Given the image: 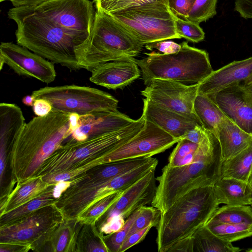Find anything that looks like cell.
Returning a JSON list of instances; mask_svg holds the SVG:
<instances>
[{"mask_svg":"<svg viewBox=\"0 0 252 252\" xmlns=\"http://www.w3.org/2000/svg\"><path fill=\"white\" fill-rule=\"evenodd\" d=\"M50 185L45 182L41 176H34L17 183L7 196L0 199V215L37 197Z\"/></svg>","mask_w":252,"mask_h":252,"instance_id":"603a6c76","label":"cell"},{"mask_svg":"<svg viewBox=\"0 0 252 252\" xmlns=\"http://www.w3.org/2000/svg\"><path fill=\"white\" fill-rule=\"evenodd\" d=\"M161 214L158 209L153 206H144L140 208L138 214L130 227L127 237L151 224L156 227L159 222Z\"/></svg>","mask_w":252,"mask_h":252,"instance_id":"e575fe53","label":"cell"},{"mask_svg":"<svg viewBox=\"0 0 252 252\" xmlns=\"http://www.w3.org/2000/svg\"><path fill=\"white\" fill-rule=\"evenodd\" d=\"M32 251L31 246L21 242L0 243V252H27Z\"/></svg>","mask_w":252,"mask_h":252,"instance_id":"ee69618b","label":"cell"},{"mask_svg":"<svg viewBox=\"0 0 252 252\" xmlns=\"http://www.w3.org/2000/svg\"><path fill=\"white\" fill-rule=\"evenodd\" d=\"M7 15L17 25L18 44L54 63L70 70L81 69L75 49L86 39L68 33L24 6L14 7Z\"/></svg>","mask_w":252,"mask_h":252,"instance_id":"7a4b0ae2","label":"cell"},{"mask_svg":"<svg viewBox=\"0 0 252 252\" xmlns=\"http://www.w3.org/2000/svg\"><path fill=\"white\" fill-rule=\"evenodd\" d=\"M35 98L32 95H28L22 98V102L24 104L28 106H32Z\"/></svg>","mask_w":252,"mask_h":252,"instance_id":"681fc988","label":"cell"},{"mask_svg":"<svg viewBox=\"0 0 252 252\" xmlns=\"http://www.w3.org/2000/svg\"><path fill=\"white\" fill-rule=\"evenodd\" d=\"M252 169V146L221 161L220 178H230L249 182Z\"/></svg>","mask_w":252,"mask_h":252,"instance_id":"83f0119b","label":"cell"},{"mask_svg":"<svg viewBox=\"0 0 252 252\" xmlns=\"http://www.w3.org/2000/svg\"><path fill=\"white\" fill-rule=\"evenodd\" d=\"M158 0H93L96 10L109 15Z\"/></svg>","mask_w":252,"mask_h":252,"instance_id":"836d02e7","label":"cell"},{"mask_svg":"<svg viewBox=\"0 0 252 252\" xmlns=\"http://www.w3.org/2000/svg\"><path fill=\"white\" fill-rule=\"evenodd\" d=\"M146 86L145 89L141 91L146 98L201 124L193 110L199 83L186 85L170 80L154 79Z\"/></svg>","mask_w":252,"mask_h":252,"instance_id":"4fadbf2b","label":"cell"},{"mask_svg":"<svg viewBox=\"0 0 252 252\" xmlns=\"http://www.w3.org/2000/svg\"><path fill=\"white\" fill-rule=\"evenodd\" d=\"M142 116L172 135L178 141L189 129L201 124L192 119L143 99ZM178 142V141H177Z\"/></svg>","mask_w":252,"mask_h":252,"instance_id":"ffe728a7","label":"cell"},{"mask_svg":"<svg viewBox=\"0 0 252 252\" xmlns=\"http://www.w3.org/2000/svg\"><path fill=\"white\" fill-rule=\"evenodd\" d=\"M155 170L150 171L124 190L118 200L101 216L96 224L117 216L126 220L140 208L151 204L157 188Z\"/></svg>","mask_w":252,"mask_h":252,"instance_id":"2e32d148","label":"cell"},{"mask_svg":"<svg viewBox=\"0 0 252 252\" xmlns=\"http://www.w3.org/2000/svg\"><path fill=\"white\" fill-rule=\"evenodd\" d=\"M196 0H168L172 12L177 17L187 20Z\"/></svg>","mask_w":252,"mask_h":252,"instance_id":"f35d334b","label":"cell"},{"mask_svg":"<svg viewBox=\"0 0 252 252\" xmlns=\"http://www.w3.org/2000/svg\"><path fill=\"white\" fill-rule=\"evenodd\" d=\"M247 87H249L250 88H251V89H252V85H250V86H247Z\"/></svg>","mask_w":252,"mask_h":252,"instance_id":"11a10c76","label":"cell"},{"mask_svg":"<svg viewBox=\"0 0 252 252\" xmlns=\"http://www.w3.org/2000/svg\"><path fill=\"white\" fill-rule=\"evenodd\" d=\"M212 186L194 189L161 214L156 226L158 252H167L175 243L205 225L218 208Z\"/></svg>","mask_w":252,"mask_h":252,"instance_id":"277c9868","label":"cell"},{"mask_svg":"<svg viewBox=\"0 0 252 252\" xmlns=\"http://www.w3.org/2000/svg\"><path fill=\"white\" fill-rule=\"evenodd\" d=\"M82 224L76 219H64L50 236L41 252H76L77 239Z\"/></svg>","mask_w":252,"mask_h":252,"instance_id":"d4e9b609","label":"cell"},{"mask_svg":"<svg viewBox=\"0 0 252 252\" xmlns=\"http://www.w3.org/2000/svg\"><path fill=\"white\" fill-rule=\"evenodd\" d=\"M64 220L62 212L54 203L43 206L0 227V243H25L31 246L32 251L41 252Z\"/></svg>","mask_w":252,"mask_h":252,"instance_id":"30bf717a","label":"cell"},{"mask_svg":"<svg viewBox=\"0 0 252 252\" xmlns=\"http://www.w3.org/2000/svg\"><path fill=\"white\" fill-rule=\"evenodd\" d=\"M252 77V57L233 61L213 70L199 83L198 93L210 94L227 87L242 84Z\"/></svg>","mask_w":252,"mask_h":252,"instance_id":"d6986e66","label":"cell"},{"mask_svg":"<svg viewBox=\"0 0 252 252\" xmlns=\"http://www.w3.org/2000/svg\"><path fill=\"white\" fill-rule=\"evenodd\" d=\"M193 110L202 126L217 136L219 126L226 117L218 105L208 95L198 93Z\"/></svg>","mask_w":252,"mask_h":252,"instance_id":"484cf974","label":"cell"},{"mask_svg":"<svg viewBox=\"0 0 252 252\" xmlns=\"http://www.w3.org/2000/svg\"><path fill=\"white\" fill-rule=\"evenodd\" d=\"M234 10L245 19H252V0H235Z\"/></svg>","mask_w":252,"mask_h":252,"instance_id":"f6af8a7d","label":"cell"},{"mask_svg":"<svg viewBox=\"0 0 252 252\" xmlns=\"http://www.w3.org/2000/svg\"><path fill=\"white\" fill-rule=\"evenodd\" d=\"M154 225L151 224L146 228L136 232L126 237L121 247L119 252H123L142 241Z\"/></svg>","mask_w":252,"mask_h":252,"instance_id":"b9f144b4","label":"cell"},{"mask_svg":"<svg viewBox=\"0 0 252 252\" xmlns=\"http://www.w3.org/2000/svg\"><path fill=\"white\" fill-rule=\"evenodd\" d=\"M5 0H0V1L2 2V1H5Z\"/></svg>","mask_w":252,"mask_h":252,"instance_id":"9f6ffc18","label":"cell"},{"mask_svg":"<svg viewBox=\"0 0 252 252\" xmlns=\"http://www.w3.org/2000/svg\"><path fill=\"white\" fill-rule=\"evenodd\" d=\"M221 161L220 148L201 160L190 164L176 167L166 165L161 174L156 178L158 185L152 205L163 213L190 190L213 186L220 179Z\"/></svg>","mask_w":252,"mask_h":252,"instance_id":"52a82bcc","label":"cell"},{"mask_svg":"<svg viewBox=\"0 0 252 252\" xmlns=\"http://www.w3.org/2000/svg\"><path fill=\"white\" fill-rule=\"evenodd\" d=\"M145 122L141 116L128 126L106 134L81 141L70 139L44 161L35 176L72 171L128 141L143 128Z\"/></svg>","mask_w":252,"mask_h":252,"instance_id":"8992f818","label":"cell"},{"mask_svg":"<svg viewBox=\"0 0 252 252\" xmlns=\"http://www.w3.org/2000/svg\"><path fill=\"white\" fill-rule=\"evenodd\" d=\"M174 19L176 32L181 38L193 43H198L204 39L205 32L199 24L182 19L175 14Z\"/></svg>","mask_w":252,"mask_h":252,"instance_id":"d590c367","label":"cell"},{"mask_svg":"<svg viewBox=\"0 0 252 252\" xmlns=\"http://www.w3.org/2000/svg\"><path fill=\"white\" fill-rule=\"evenodd\" d=\"M145 46L149 50L156 49L161 53L169 54L178 52L181 48V44L172 41L165 40L149 43L145 44Z\"/></svg>","mask_w":252,"mask_h":252,"instance_id":"60d3db41","label":"cell"},{"mask_svg":"<svg viewBox=\"0 0 252 252\" xmlns=\"http://www.w3.org/2000/svg\"><path fill=\"white\" fill-rule=\"evenodd\" d=\"M144 45L111 15L96 10L87 39L75 49L80 68L92 71L102 63L129 60L140 53Z\"/></svg>","mask_w":252,"mask_h":252,"instance_id":"3957f363","label":"cell"},{"mask_svg":"<svg viewBox=\"0 0 252 252\" xmlns=\"http://www.w3.org/2000/svg\"><path fill=\"white\" fill-rule=\"evenodd\" d=\"M193 252H239L242 250L222 240L206 225L197 229L191 236Z\"/></svg>","mask_w":252,"mask_h":252,"instance_id":"4316f807","label":"cell"},{"mask_svg":"<svg viewBox=\"0 0 252 252\" xmlns=\"http://www.w3.org/2000/svg\"><path fill=\"white\" fill-rule=\"evenodd\" d=\"M133 58L100 64L91 71L90 80L108 89H122L140 76L138 65Z\"/></svg>","mask_w":252,"mask_h":252,"instance_id":"ac0fdd59","label":"cell"},{"mask_svg":"<svg viewBox=\"0 0 252 252\" xmlns=\"http://www.w3.org/2000/svg\"><path fill=\"white\" fill-rule=\"evenodd\" d=\"M32 107L33 112L37 116H44L52 110L51 103L43 98L35 99Z\"/></svg>","mask_w":252,"mask_h":252,"instance_id":"bcb514c9","label":"cell"},{"mask_svg":"<svg viewBox=\"0 0 252 252\" xmlns=\"http://www.w3.org/2000/svg\"><path fill=\"white\" fill-rule=\"evenodd\" d=\"M206 132L207 130L202 126L197 125L188 130L180 139H187L193 143L199 144L205 137Z\"/></svg>","mask_w":252,"mask_h":252,"instance_id":"7bdbcfd3","label":"cell"},{"mask_svg":"<svg viewBox=\"0 0 252 252\" xmlns=\"http://www.w3.org/2000/svg\"><path fill=\"white\" fill-rule=\"evenodd\" d=\"M37 98L48 101L52 111L80 116L102 111H117L118 100L101 90L75 85L45 87L32 92Z\"/></svg>","mask_w":252,"mask_h":252,"instance_id":"9c48e42d","label":"cell"},{"mask_svg":"<svg viewBox=\"0 0 252 252\" xmlns=\"http://www.w3.org/2000/svg\"><path fill=\"white\" fill-rule=\"evenodd\" d=\"M223 241L232 243L252 236V225L246 223L205 224Z\"/></svg>","mask_w":252,"mask_h":252,"instance_id":"4dcf8cb0","label":"cell"},{"mask_svg":"<svg viewBox=\"0 0 252 252\" xmlns=\"http://www.w3.org/2000/svg\"><path fill=\"white\" fill-rule=\"evenodd\" d=\"M123 191L111 193L96 201L77 220L81 223H96L101 216L120 197Z\"/></svg>","mask_w":252,"mask_h":252,"instance_id":"d6a6232c","label":"cell"},{"mask_svg":"<svg viewBox=\"0 0 252 252\" xmlns=\"http://www.w3.org/2000/svg\"><path fill=\"white\" fill-rule=\"evenodd\" d=\"M135 120L118 110L80 116L78 126L72 133L71 139L81 141L106 134L126 127Z\"/></svg>","mask_w":252,"mask_h":252,"instance_id":"e0dca14e","label":"cell"},{"mask_svg":"<svg viewBox=\"0 0 252 252\" xmlns=\"http://www.w3.org/2000/svg\"><path fill=\"white\" fill-rule=\"evenodd\" d=\"M139 209L133 213L126 220L123 227L118 231L104 235L105 243L110 252H119L127 237L130 227L138 214Z\"/></svg>","mask_w":252,"mask_h":252,"instance_id":"74e56055","label":"cell"},{"mask_svg":"<svg viewBox=\"0 0 252 252\" xmlns=\"http://www.w3.org/2000/svg\"><path fill=\"white\" fill-rule=\"evenodd\" d=\"M241 85L248 86L252 85V77L244 82Z\"/></svg>","mask_w":252,"mask_h":252,"instance_id":"f907efd6","label":"cell"},{"mask_svg":"<svg viewBox=\"0 0 252 252\" xmlns=\"http://www.w3.org/2000/svg\"><path fill=\"white\" fill-rule=\"evenodd\" d=\"M146 121V120H145ZM178 140L158 126L146 121L133 137L99 158L100 164L139 158H149L172 147Z\"/></svg>","mask_w":252,"mask_h":252,"instance_id":"7c38bea8","label":"cell"},{"mask_svg":"<svg viewBox=\"0 0 252 252\" xmlns=\"http://www.w3.org/2000/svg\"><path fill=\"white\" fill-rule=\"evenodd\" d=\"M93 4L90 0H47L35 5L22 6L68 33L87 39L95 18Z\"/></svg>","mask_w":252,"mask_h":252,"instance_id":"8fae6325","label":"cell"},{"mask_svg":"<svg viewBox=\"0 0 252 252\" xmlns=\"http://www.w3.org/2000/svg\"><path fill=\"white\" fill-rule=\"evenodd\" d=\"M14 7L30 6L36 4L47 0H9Z\"/></svg>","mask_w":252,"mask_h":252,"instance_id":"c3c4849f","label":"cell"},{"mask_svg":"<svg viewBox=\"0 0 252 252\" xmlns=\"http://www.w3.org/2000/svg\"><path fill=\"white\" fill-rule=\"evenodd\" d=\"M110 252L96 223H84L79 231L76 252Z\"/></svg>","mask_w":252,"mask_h":252,"instance_id":"f546056e","label":"cell"},{"mask_svg":"<svg viewBox=\"0 0 252 252\" xmlns=\"http://www.w3.org/2000/svg\"><path fill=\"white\" fill-rule=\"evenodd\" d=\"M111 15L129 30L144 45L160 40L180 39L174 14L168 0H158Z\"/></svg>","mask_w":252,"mask_h":252,"instance_id":"ba28073f","label":"cell"},{"mask_svg":"<svg viewBox=\"0 0 252 252\" xmlns=\"http://www.w3.org/2000/svg\"><path fill=\"white\" fill-rule=\"evenodd\" d=\"M70 184V181H67L51 184L37 197L0 215V227L8 225L41 207L55 203L62 192Z\"/></svg>","mask_w":252,"mask_h":252,"instance_id":"7402d4cb","label":"cell"},{"mask_svg":"<svg viewBox=\"0 0 252 252\" xmlns=\"http://www.w3.org/2000/svg\"><path fill=\"white\" fill-rule=\"evenodd\" d=\"M175 53L152 52L141 60L133 58L140 67L147 85L152 80L161 79L186 85L198 84L213 71L209 55L205 50L190 46L187 41Z\"/></svg>","mask_w":252,"mask_h":252,"instance_id":"5b68a950","label":"cell"},{"mask_svg":"<svg viewBox=\"0 0 252 252\" xmlns=\"http://www.w3.org/2000/svg\"><path fill=\"white\" fill-rule=\"evenodd\" d=\"M218 0H196L187 20L200 24L216 14Z\"/></svg>","mask_w":252,"mask_h":252,"instance_id":"8d00e7d4","label":"cell"},{"mask_svg":"<svg viewBox=\"0 0 252 252\" xmlns=\"http://www.w3.org/2000/svg\"><path fill=\"white\" fill-rule=\"evenodd\" d=\"M213 187L219 204L250 205L252 186L248 182L222 178L219 179Z\"/></svg>","mask_w":252,"mask_h":252,"instance_id":"cb8c5ba5","label":"cell"},{"mask_svg":"<svg viewBox=\"0 0 252 252\" xmlns=\"http://www.w3.org/2000/svg\"><path fill=\"white\" fill-rule=\"evenodd\" d=\"M225 116L252 135V89L241 84L207 94Z\"/></svg>","mask_w":252,"mask_h":252,"instance_id":"9a60e30c","label":"cell"},{"mask_svg":"<svg viewBox=\"0 0 252 252\" xmlns=\"http://www.w3.org/2000/svg\"><path fill=\"white\" fill-rule=\"evenodd\" d=\"M169 156L168 165L172 167L194 162L198 144L187 139H180Z\"/></svg>","mask_w":252,"mask_h":252,"instance_id":"1f68e13d","label":"cell"},{"mask_svg":"<svg viewBox=\"0 0 252 252\" xmlns=\"http://www.w3.org/2000/svg\"><path fill=\"white\" fill-rule=\"evenodd\" d=\"M221 149L222 161L233 157L252 146V135L225 117L217 134Z\"/></svg>","mask_w":252,"mask_h":252,"instance_id":"44dd1931","label":"cell"},{"mask_svg":"<svg viewBox=\"0 0 252 252\" xmlns=\"http://www.w3.org/2000/svg\"><path fill=\"white\" fill-rule=\"evenodd\" d=\"M246 223L252 225V208L249 205H225L216 210L206 224Z\"/></svg>","mask_w":252,"mask_h":252,"instance_id":"f1b7e54d","label":"cell"},{"mask_svg":"<svg viewBox=\"0 0 252 252\" xmlns=\"http://www.w3.org/2000/svg\"><path fill=\"white\" fill-rule=\"evenodd\" d=\"M70 113L52 111L26 123L7 154L10 181L3 190L36 176L44 161L71 135Z\"/></svg>","mask_w":252,"mask_h":252,"instance_id":"6da1fadb","label":"cell"},{"mask_svg":"<svg viewBox=\"0 0 252 252\" xmlns=\"http://www.w3.org/2000/svg\"><path fill=\"white\" fill-rule=\"evenodd\" d=\"M4 64L19 75L34 78L47 84L53 82L56 77L53 62L13 42L0 43V70Z\"/></svg>","mask_w":252,"mask_h":252,"instance_id":"5bb4252c","label":"cell"},{"mask_svg":"<svg viewBox=\"0 0 252 252\" xmlns=\"http://www.w3.org/2000/svg\"><path fill=\"white\" fill-rule=\"evenodd\" d=\"M126 220L120 216L110 218L102 222L96 224L100 232L108 235L120 230L124 225Z\"/></svg>","mask_w":252,"mask_h":252,"instance_id":"ab89813d","label":"cell"},{"mask_svg":"<svg viewBox=\"0 0 252 252\" xmlns=\"http://www.w3.org/2000/svg\"><path fill=\"white\" fill-rule=\"evenodd\" d=\"M167 252H193L191 236L179 241L173 245Z\"/></svg>","mask_w":252,"mask_h":252,"instance_id":"7dc6e473","label":"cell"},{"mask_svg":"<svg viewBox=\"0 0 252 252\" xmlns=\"http://www.w3.org/2000/svg\"><path fill=\"white\" fill-rule=\"evenodd\" d=\"M252 190H251V200H250V205L252 208Z\"/></svg>","mask_w":252,"mask_h":252,"instance_id":"f5cc1de1","label":"cell"},{"mask_svg":"<svg viewBox=\"0 0 252 252\" xmlns=\"http://www.w3.org/2000/svg\"><path fill=\"white\" fill-rule=\"evenodd\" d=\"M246 252H252V248L247 249L246 250Z\"/></svg>","mask_w":252,"mask_h":252,"instance_id":"db71d44e","label":"cell"},{"mask_svg":"<svg viewBox=\"0 0 252 252\" xmlns=\"http://www.w3.org/2000/svg\"><path fill=\"white\" fill-rule=\"evenodd\" d=\"M249 183L252 185V169L249 179Z\"/></svg>","mask_w":252,"mask_h":252,"instance_id":"816d5d0a","label":"cell"}]
</instances>
